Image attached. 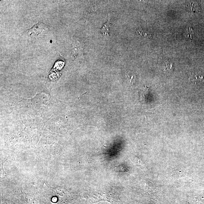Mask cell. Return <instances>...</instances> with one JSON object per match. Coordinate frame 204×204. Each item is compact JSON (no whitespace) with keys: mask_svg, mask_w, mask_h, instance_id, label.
Masks as SVG:
<instances>
[{"mask_svg":"<svg viewBox=\"0 0 204 204\" xmlns=\"http://www.w3.org/2000/svg\"><path fill=\"white\" fill-rule=\"evenodd\" d=\"M90 199L93 203L102 201H107L111 204L120 203V200L117 195L111 191L99 192L93 193Z\"/></svg>","mask_w":204,"mask_h":204,"instance_id":"obj_1","label":"cell"},{"mask_svg":"<svg viewBox=\"0 0 204 204\" xmlns=\"http://www.w3.org/2000/svg\"><path fill=\"white\" fill-rule=\"evenodd\" d=\"M47 26L42 23H38L35 25L27 31L28 35L31 36H38L44 31H47Z\"/></svg>","mask_w":204,"mask_h":204,"instance_id":"obj_2","label":"cell"},{"mask_svg":"<svg viewBox=\"0 0 204 204\" xmlns=\"http://www.w3.org/2000/svg\"><path fill=\"white\" fill-rule=\"evenodd\" d=\"M163 70L168 77L173 74L174 70L173 63L169 60L164 61L162 65Z\"/></svg>","mask_w":204,"mask_h":204,"instance_id":"obj_3","label":"cell"},{"mask_svg":"<svg viewBox=\"0 0 204 204\" xmlns=\"http://www.w3.org/2000/svg\"><path fill=\"white\" fill-rule=\"evenodd\" d=\"M189 80L195 84H199L204 81V77L201 74L192 73L189 75Z\"/></svg>","mask_w":204,"mask_h":204,"instance_id":"obj_4","label":"cell"},{"mask_svg":"<svg viewBox=\"0 0 204 204\" xmlns=\"http://www.w3.org/2000/svg\"><path fill=\"white\" fill-rule=\"evenodd\" d=\"M111 24L110 22V18L109 17V19L107 22H106L103 25L102 28H101V31L103 35L105 36H109L110 35V32L111 31Z\"/></svg>","mask_w":204,"mask_h":204,"instance_id":"obj_5","label":"cell"},{"mask_svg":"<svg viewBox=\"0 0 204 204\" xmlns=\"http://www.w3.org/2000/svg\"><path fill=\"white\" fill-rule=\"evenodd\" d=\"M136 34L138 36H140L142 38H152V35L144 31L142 28H139L136 31Z\"/></svg>","mask_w":204,"mask_h":204,"instance_id":"obj_6","label":"cell"},{"mask_svg":"<svg viewBox=\"0 0 204 204\" xmlns=\"http://www.w3.org/2000/svg\"><path fill=\"white\" fill-rule=\"evenodd\" d=\"M188 7L190 11L192 12L199 11V6L196 2H189Z\"/></svg>","mask_w":204,"mask_h":204,"instance_id":"obj_7","label":"cell"},{"mask_svg":"<svg viewBox=\"0 0 204 204\" xmlns=\"http://www.w3.org/2000/svg\"><path fill=\"white\" fill-rule=\"evenodd\" d=\"M193 34V33L192 32V28L189 27V28H188V29L187 30V31H186V38L187 39V40H191L192 38V36Z\"/></svg>","mask_w":204,"mask_h":204,"instance_id":"obj_8","label":"cell"}]
</instances>
